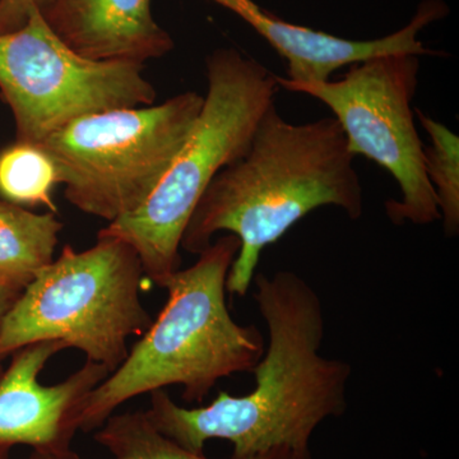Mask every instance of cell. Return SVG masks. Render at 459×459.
<instances>
[{
  "instance_id": "17",
  "label": "cell",
  "mask_w": 459,
  "mask_h": 459,
  "mask_svg": "<svg viewBox=\"0 0 459 459\" xmlns=\"http://www.w3.org/2000/svg\"><path fill=\"white\" fill-rule=\"evenodd\" d=\"M63 452L54 453V452H41V451H33L31 455H30L27 459H60V455H62ZM0 459H7V458H0Z\"/></svg>"
},
{
  "instance_id": "10",
  "label": "cell",
  "mask_w": 459,
  "mask_h": 459,
  "mask_svg": "<svg viewBox=\"0 0 459 459\" xmlns=\"http://www.w3.org/2000/svg\"><path fill=\"white\" fill-rule=\"evenodd\" d=\"M42 16L72 50L99 62L144 65L174 49L151 0H53Z\"/></svg>"
},
{
  "instance_id": "9",
  "label": "cell",
  "mask_w": 459,
  "mask_h": 459,
  "mask_svg": "<svg viewBox=\"0 0 459 459\" xmlns=\"http://www.w3.org/2000/svg\"><path fill=\"white\" fill-rule=\"evenodd\" d=\"M60 341L29 344L13 353L0 377V458L14 446L33 451L65 452L80 431L81 410L87 395L110 373L86 361L65 382L42 385L39 377L56 353L66 350Z\"/></svg>"
},
{
  "instance_id": "4",
  "label": "cell",
  "mask_w": 459,
  "mask_h": 459,
  "mask_svg": "<svg viewBox=\"0 0 459 459\" xmlns=\"http://www.w3.org/2000/svg\"><path fill=\"white\" fill-rule=\"evenodd\" d=\"M205 66L204 107L164 179L137 211L98 234L128 243L140 256L144 276L159 287L180 270L181 238L204 190L247 152L280 89L270 69L232 48L214 50Z\"/></svg>"
},
{
  "instance_id": "12",
  "label": "cell",
  "mask_w": 459,
  "mask_h": 459,
  "mask_svg": "<svg viewBox=\"0 0 459 459\" xmlns=\"http://www.w3.org/2000/svg\"><path fill=\"white\" fill-rule=\"evenodd\" d=\"M93 439L108 449L113 459H210L204 455L186 451L160 433L144 412L114 413L96 430ZM60 459L82 458L69 449L62 453ZM247 459H312V455L276 449Z\"/></svg>"
},
{
  "instance_id": "2",
  "label": "cell",
  "mask_w": 459,
  "mask_h": 459,
  "mask_svg": "<svg viewBox=\"0 0 459 459\" xmlns=\"http://www.w3.org/2000/svg\"><path fill=\"white\" fill-rule=\"evenodd\" d=\"M353 160L334 117L290 123L272 104L247 152L223 168L204 190L180 247L199 255L212 244L213 235H235L240 249L226 291L244 298L263 250L314 210L333 205L349 219H360L364 192Z\"/></svg>"
},
{
  "instance_id": "1",
  "label": "cell",
  "mask_w": 459,
  "mask_h": 459,
  "mask_svg": "<svg viewBox=\"0 0 459 459\" xmlns=\"http://www.w3.org/2000/svg\"><path fill=\"white\" fill-rule=\"evenodd\" d=\"M256 307L268 331V346L252 373L250 394L220 392L208 406L184 409L165 389L151 392L147 419L186 451L204 455L208 440H228L231 459L276 449L312 455L314 431L347 409L349 362L320 355L325 336L318 292L292 271L255 274Z\"/></svg>"
},
{
  "instance_id": "11",
  "label": "cell",
  "mask_w": 459,
  "mask_h": 459,
  "mask_svg": "<svg viewBox=\"0 0 459 459\" xmlns=\"http://www.w3.org/2000/svg\"><path fill=\"white\" fill-rule=\"evenodd\" d=\"M63 222L0 198V282L22 294L54 261Z\"/></svg>"
},
{
  "instance_id": "5",
  "label": "cell",
  "mask_w": 459,
  "mask_h": 459,
  "mask_svg": "<svg viewBox=\"0 0 459 459\" xmlns=\"http://www.w3.org/2000/svg\"><path fill=\"white\" fill-rule=\"evenodd\" d=\"M143 276L137 252L120 238L98 235L83 252L65 246L3 320L0 359L60 341L114 373L128 356V338L143 336L153 322L141 301Z\"/></svg>"
},
{
  "instance_id": "13",
  "label": "cell",
  "mask_w": 459,
  "mask_h": 459,
  "mask_svg": "<svg viewBox=\"0 0 459 459\" xmlns=\"http://www.w3.org/2000/svg\"><path fill=\"white\" fill-rule=\"evenodd\" d=\"M57 186L56 166L40 144L16 141L0 151V198L21 207L44 205L56 213Z\"/></svg>"
},
{
  "instance_id": "16",
  "label": "cell",
  "mask_w": 459,
  "mask_h": 459,
  "mask_svg": "<svg viewBox=\"0 0 459 459\" xmlns=\"http://www.w3.org/2000/svg\"><path fill=\"white\" fill-rule=\"evenodd\" d=\"M20 295V292L14 291L11 287L3 285L0 282V331H2L3 320H4L5 316H7L11 307H13L14 301L17 300ZM4 370L3 360L0 359V377H2Z\"/></svg>"
},
{
  "instance_id": "14",
  "label": "cell",
  "mask_w": 459,
  "mask_h": 459,
  "mask_svg": "<svg viewBox=\"0 0 459 459\" xmlns=\"http://www.w3.org/2000/svg\"><path fill=\"white\" fill-rule=\"evenodd\" d=\"M430 144L424 146L425 171L439 205L446 237L459 234V138L443 123L416 110Z\"/></svg>"
},
{
  "instance_id": "6",
  "label": "cell",
  "mask_w": 459,
  "mask_h": 459,
  "mask_svg": "<svg viewBox=\"0 0 459 459\" xmlns=\"http://www.w3.org/2000/svg\"><path fill=\"white\" fill-rule=\"evenodd\" d=\"M204 101L188 91L161 104L89 115L51 134L40 146L66 201L108 223L137 211L188 140Z\"/></svg>"
},
{
  "instance_id": "3",
  "label": "cell",
  "mask_w": 459,
  "mask_h": 459,
  "mask_svg": "<svg viewBox=\"0 0 459 459\" xmlns=\"http://www.w3.org/2000/svg\"><path fill=\"white\" fill-rule=\"evenodd\" d=\"M238 249L235 235H223L192 267L165 281V307L123 364L87 395L81 431L99 430L138 395L180 385L184 401L202 403L219 380L252 373L264 353V337L256 325L235 322L226 304V281Z\"/></svg>"
},
{
  "instance_id": "15",
  "label": "cell",
  "mask_w": 459,
  "mask_h": 459,
  "mask_svg": "<svg viewBox=\"0 0 459 459\" xmlns=\"http://www.w3.org/2000/svg\"><path fill=\"white\" fill-rule=\"evenodd\" d=\"M53 0H0V33L12 32L25 25L35 9L45 11Z\"/></svg>"
},
{
  "instance_id": "8",
  "label": "cell",
  "mask_w": 459,
  "mask_h": 459,
  "mask_svg": "<svg viewBox=\"0 0 459 459\" xmlns=\"http://www.w3.org/2000/svg\"><path fill=\"white\" fill-rule=\"evenodd\" d=\"M419 72L418 56L397 54L353 65L340 81L292 82L277 77L283 90L327 105L352 155L367 157L394 178L401 198L385 204L386 216L394 225L425 226L440 220L411 107Z\"/></svg>"
},
{
  "instance_id": "7",
  "label": "cell",
  "mask_w": 459,
  "mask_h": 459,
  "mask_svg": "<svg viewBox=\"0 0 459 459\" xmlns=\"http://www.w3.org/2000/svg\"><path fill=\"white\" fill-rule=\"evenodd\" d=\"M143 68L80 56L39 9L21 29L0 33V93L13 114L16 141L27 143L40 144L89 115L155 104Z\"/></svg>"
}]
</instances>
